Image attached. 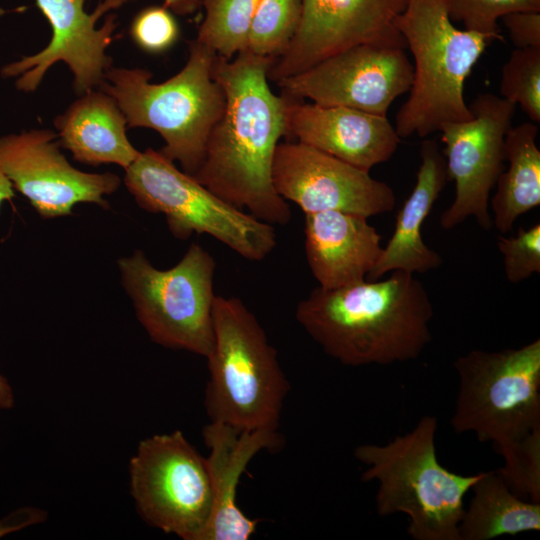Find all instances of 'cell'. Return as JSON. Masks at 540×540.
<instances>
[{
    "instance_id": "6da1fadb",
    "label": "cell",
    "mask_w": 540,
    "mask_h": 540,
    "mask_svg": "<svg viewBox=\"0 0 540 540\" xmlns=\"http://www.w3.org/2000/svg\"><path fill=\"white\" fill-rule=\"evenodd\" d=\"M274 62L247 50L231 59L216 56L213 77L224 91L225 108L192 176L255 218L286 225L291 210L272 180L276 148L287 136V98L273 93L268 84Z\"/></svg>"
},
{
    "instance_id": "7a4b0ae2",
    "label": "cell",
    "mask_w": 540,
    "mask_h": 540,
    "mask_svg": "<svg viewBox=\"0 0 540 540\" xmlns=\"http://www.w3.org/2000/svg\"><path fill=\"white\" fill-rule=\"evenodd\" d=\"M433 314L422 282L402 270L335 289L318 286L295 312L323 351L348 366L417 359L431 342Z\"/></svg>"
},
{
    "instance_id": "3957f363",
    "label": "cell",
    "mask_w": 540,
    "mask_h": 540,
    "mask_svg": "<svg viewBox=\"0 0 540 540\" xmlns=\"http://www.w3.org/2000/svg\"><path fill=\"white\" fill-rule=\"evenodd\" d=\"M217 54L192 40L184 67L162 83H151L143 68L110 67L99 87L115 99L127 128L144 127L160 134L159 151L182 171L193 175L200 167L206 144L225 108V94L213 77Z\"/></svg>"
},
{
    "instance_id": "277c9868",
    "label": "cell",
    "mask_w": 540,
    "mask_h": 540,
    "mask_svg": "<svg viewBox=\"0 0 540 540\" xmlns=\"http://www.w3.org/2000/svg\"><path fill=\"white\" fill-rule=\"evenodd\" d=\"M437 418L423 416L408 433L385 445L364 444L354 456L367 465L361 480L379 483L375 498L380 516L403 513L414 540H461L464 496L482 472L460 475L437 459Z\"/></svg>"
},
{
    "instance_id": "5b68a950",
    "label": "cell",
    "mask_w": 540,
    "mask_h": 540,
    "mask_svg": "<svg viewBox=\"0 0 540 540\" xmlns=\"http://www.w3.org/2000/svg\"><path fill=\"white\" fill-rule=\"evenodd\" d=\"M396 27L414 59L409 96L396 114L398 136L423 138L447 123L471 119L465 81L493 40L458 29L445 0H407Z\"/></svg>"
},
{
    "instance_id": "8992f818",
    "label": "cell",
    "mask_w": 540,
    "mask_h": 540,
    "mask_svg": "<svg viewBox=\"0 0 540 540\" xmlns=\"http://www.w3.org/2000/svg\"><path fill=\"white\" fill-rule=\"evenodd\" d=\"M212 316L205 391L210 421L238 430L277 431L289 382L276 350L239 298L216 295Z\"/></svg>"
},
{
    "instance_id": "52a82bcc",
    "label": "cell",
    "mask_w": 540,
    "mask_h": 540,
    "mask_svg": "<svg viewBox=\"0 0 540 540\" xmlns=\"http://www.w3.org/2000/svg\"><path fill=\"white\" fill-rule=\"evenodd\" d=\"M459 376L451 426L491 442L502 457L540 430V340L517 349H473L454 361Z\"/></svg>"
},
{
    "instance_id": "ba28073f",
    "label": "cell",
    "mask_w": 540,
    "mask_h": 540,
    "mask_svg": "<svg viewBox=\"0 0 540 540\" xmlns=\"http://www.w3.org/2000/svg\"><path fill=\"white\" fill-rule=\"evenodd\" d=\"M124 184L144 210L163 214L172 235L207 234L250 261L274 250L273 225L223 200L159 150L147 148L125 169Z\"/></svg>"
},
{
    "instance_id": "9c48e42d",
    "label": "cell",
    "mask_w": 540,
    "mask_h": 540,
    "mask_svg": "<svg viewBox=\"0 0 540 540\" xmlns=\"http://www.w3.org/2000/svg\"><path fill=\"white\" fill-rule=\"evenodd\" d=\"M117 264L122 285L150 339L207 358L214 340L213 256L192 243L170 269L155 268L141 250Z\"/></svg>"
},
{
    "instance_id": "30bf717a",
    "label": "cell",
    "mask_w": 540,
    "mask_h": 540,
    "mask_svg": "<svg viewBox=\"0 0 540 540\" xmlns=\"http://www.w3.org/2000/svg\"><path fill=\"white\" fill-rule=\"evenodd\" d=\"M129 474L146 522L184 540H202L212 511L211 481L206 458L181 431L142 440Z\"/></svg>"
},
{
    "instance_id": "8fae6325",
    "label": "cell",
    "mask_w": 540,
    "mask_h": 540,
    "mask_svg": "<svg viewBox=\"0 0 540 540\" xmlns=\"http://www.w3.org/2000/svg\"><path fill=\"white\" fill-rule=\"evenodd\" d=\"M472 118L440 128L448 180L455 184L451 205L440 225L450 230L474 217L484 230L493 227L489 196L503 171V145L516 105L492 93L479 94L469 106Z\"/></svg>"
},
{
    "instance_id": "7c38bea8",
    "label": "cell",
    "mask_w": 540,
    "mask_h": 540,
    "mask_svg": "<svg viewBox=\"0 0 540 540\" xmlns=\"http://www.w3.org/2000/svg\"><path fill=\"white\" fill-rule=\"evenodd\" d=\"M413 64L400 47L363 44L278 81L282 95L323 106H343L386 116L409 92Z\"/></svg>"
},
{
    "instance_id": "4fadbf2b",
    "label": "cell",
    "mask_w": 540,
    "mask_h": 540,
    "mask_svg": "<svg viewBox=\"0 0 540 540\" xmlns=\"http://www.w3.org/2000/svg\"><path fill=\"white\" fill-rule=\"evenodd\" d=\"M35 1L51 26V40L41 51L3 66L1 76L15 78L17 89L30 93L39 87L47 71L62 61L73 74L77 95L100 87L112 66L106 49L115 39L117 16L111 13L101 27L97 28L96 24L103 15L119 9L127 0L100 1L92 13L84 8L86 0Z\"/></svg>"
},
{
    "instance_id": "5bb4252c",
    "label": "cell",
    "mask_w": 540,
    "mask_h": 540,
    "mask_svg": "<svg viewBox=\"0 0 540 540\" xmlns=\"http://www.w3.org/2000/svg\"><path fill=\"white\" fill-rule=\"evenodd\" d=\"M407 0H302L301 17L287 50L268 79L278 82L363 44L406 49L396 27Z\"/></svg>"
},
{
    "instance_id": "9a60e30c",
    "label": "cell",
    "mask_w": 540,
    "mask_h": 540,
    "mask_svg": "<svg viewBox=\"0 0 540 540\" xmlns=\"http://www.w3.org/2000/svg\"><path fill=\"white\" fill-rule=\"evenodd\" d=\"M276 192L304 212L342 211L367 218L393 210L396 197L385 182L303 143H279L273 161Z\"/></svg>"
},
{
    "instance_id": "2e32d148",
    "label": "cell",
    "mask_w": 540,
    "mask_h": 540,
    "mask_svg": "<svg viewBox=\"0 0 540 540\" xmlns=\"http://www.w3.org/2000/svg\"><path fill=\"white\" fill-rule=\"evenodd\" d=\"M59 147L57 134L48 129L8 134L0 137V165L42 218L69 215L78 203L108 208L104 196L119 188L120 178L73 167Z\"/></svg>"
},
{
    "instance_id": "e0dca14e",
    "label": "cell",
    "mask_w": 540,
    "mask_h": 540,
    "mask_svg": "<svg viewBox=\"0 0 540 540\" xmlns=\"http://www.w3.org/2000/svg\"><path fill=\"white\" fill-rule=\"evenodd\" d=\"M286 123L288 137L366 171L388 161L401 141L387 116L343 106L287 98Z\"/></svg>"
},
{
    "instance_id": "ac0fdd59",
    "label": "cell",
    "mask_w": 540,
    "mask_h": 540,
    "mask_svg": "<svg viewBox=\"0 0 540 540\" xmlns=\"http://www.w3.org/2000/svg\"><path fill=\"white\" fill-rule=\"evenodd\" d=\"M210 453L206 458L212 487V511L202 540H248L257 519L247 517L237 504L240 478L253 457L280 444L275 430H238L210 421L202 431Z\"/></svg>"
},
{
    "instance_id": "d6986e66",
    "label": "cell",
    "mask_w": 540,
    "mask_h": 540,
    "mask_svg": "<svg viewBox=\"0 0 540 540\" xmlns=\"http://www.w3.org/2000/svg\"><path fill=\"white\" fill-rule=\"evenodd\" d=\"M304 234L307 263L324 289L366 280L383 249L367 217L342 211L305 214Z\"/></svg>"
},
{
    "instance_id": "ffe728a7",
    "label": "cell",
    "mask_w": 540,
    "mask_h": 540,
    "mask_svg": "<svg viewBox=\"0 0 540 540\" xmlns=\"http://www.w3.org/2000/svg\"><path fill=\"white\" fill-rule=\"evenodd\" d=\"M420 156L412 192L398 211L394 232L366 280H378L396 270L423 274L443 263L441 255L425 244L421 228L448 181L446 161L431 139L422 142Z\"/></svg>"
},
{
    "instance_id": "44dd1931",
    "label": "cell",
    "mask_w": 540,
    "mask_h": 540,
    "mask_svg": "<svg viewBox=\"0 0 540 540\" xmlns=\"http://www.w3.org/2000/svg\"><path fill=\"white\" fill-rule=\"evenodd\" d=\"M54 126L59 145L87 165L116 164L125 170L140 153L127 137L119 105L101 89L80 95L54 119Z\"/></svg>"
},
{
    "instance_id": "7402d4cb",
    "label": "cell",
    "mask_w": 540,
    "mask_h": 540,
    "mask_svg": "<svg viewBox=\"0 0 540 540\" xmlns=\"http://www.w3.org/2000/svg\"><path fill=\"white\" fill-rule=\"evenodd\" d=\"M536 124L524 122L511 127L503 145L506 171L497 178L491 199L493 226L502 234L512 229L521 215L540 205V150Z\"/></svg>"
},
{
    "instance_id": "603a6c76",
    "label": "cell",
    "mask_w": 540,
    "mask_h": 540,
    "mask_svg": "<svg viewBox=\"0 0 540 540\" xmlns=\"http://www.w3.org/2000/svg\"><path fill=\"white\" fill-rule=\"evenodd\" d=\"M459 524L461 540H490L540 530V503L513 493L497 471L482 472Z\"/></svg>"
},
{
    "instance_id": "cb8c5ba5",
    "label": "cell",
    "mask_w": 540,
    "mask_h": 540,
    "mask_svg": "<svg viewBox=\"0 0 540 540\" xmlns=\"http://www.w3.org/2000/svg\"><path fill=\"white\" fill-rule=\"evenodd\" d=\"M260 0H202L205 16L196 40L231 59L247 48L250 25Z\"/></svg>"
},
{
    "instance_id": "d4e9b609",
    "label": "cell",
    "mask_w": 540,
    "mask_h": 540,
    "mask_svg": "<svg viewBox=\"0 0 540 540\" xmlns=\"http://www.w3.org/2000/svg\"><path fill=\"white\" fill-rule=\"evenodd\" d=\"M302 0H260L254 13L246 50L274 60L288 48L299 25Z\"/></svg>"
},
{
    "instance_id": "484cf974",
    "label": "cell",
    "mask_w": 540,
    "mask_h": 540,
    "mask_svg": "<svg viewBox=\"0 0 540 540\" xmlns=\"http://www.w3.org/2000/svg\"><path fill=\"white\" fill-rule=\"evenodd\" d=\"M500 93L540 122V48H516L502 67Z\"/></svg>"
},
{
    "instance_id": "4316f807",
    "label": "cell",
    "mask_w": 540,
    "mask_h": 540,
    "mask_svg": "<svg viewBox=\"0 0 540 540\" xmlns=\"http://www.w3.org/2000/svg\"><path fill=\"white\" fill-rule=\"evenodd\" d=\"M450 19L466 30L502 40L498 20L520 11H540V0H445Z\"/></svg>"
},
{
    "instance_id": "83f0119b",
    "label": "cell",
    "mask_w": 540,
    "mask_h": 540,
    "mask_svg": "<svg viewBox=\"0 0 540 540\" xmlns=\"http://www.w3.org/2000/svg\"><path fill=\"white\" fill-rule=\"evenodd\" d=\"M502 458L504 465L496 471L509 489L540 503V430Z\"/></svg>"
},
{
    "instance_id": "f1b7e54d",
    "label": "cell",
    "mask_w": 540,
    "mask_h": 540,
    "mask_svg": "<svg viewBox=\"0 0 540 540\" xmlns=\"http://www.w3.org/2000/svg\"><path fill=\"white\" fill-rule=\"evenodd\" d=\"M497 247L503 257L504 273L517 284L540 273V224L519 227L515 236H498Z\"/></svg>"
},
{
    "instance_id": "f546056e",
    "label": "cell",
    "mask_w": 540,
    "mask_h": 540,
    "mask_svg": "<svg viewBox=\"0 0 540 540\" xmlns=\"http://www.w3.org/2000/svg\"><path fill=\"white\" fill-rule=\"evenodd\" d=\"M130 36L143 51L159 54L169 50L179 39V24L173 12L162 6L140 10L130 26Z\"/></svg>"
},
{
    "instance_id": "4dcf8cb0",
    "label": "cell",
    "mask_w": 540,
    "mask_h": 540,
    "mask_svg": "<svg viewBox=\"0 0 540 540\" xmlns=\"http://www.w3.org/2000/svg\"><path fill=\"white\" fill-rule=\"evenodd\" d=\"M516 48H540V11H520L501 18Z\"/></svg>"
},
{
    "instance_id": "1f68e13d",
    "label": "cell",
    "mask_w": 540,
    "mask_h": 540,
    "mask_svg": "<svg viewBox=\"0 0 540 540\" xmlns=\"http://www.w3.org/2000/svg\"><path fill=\"white\" fill-rule=\"evenodd\" d=\"M202 4V0H163V5L179 15L193 14Z\"/></svg>"
},
{
    "instance_id": "d6a6232c",
    "label": "cell",
    "mask_w": 540,
    "mask_h": 540,
    "mask_svg": "<svg viewBox=\"0 0 540 540\" xmlns=\"http://www.w3.org/2000/svg\"><path fill=\"white\" fill-rule=\"evenodd\" d=\"M14 406V395L7 379L0 374V409H11Z\"/></svg>"
},
{
    "instance_id": "836d02e7",
    "label": "cell",
    "mask_w": 540,
    "mask_h": 540,
    "mask_svg": "<svg viewBox=\"0 0 540 540\" xmlns=\"http://www.w3.org/2000/svg\"><path fill=\"white\" fill-rule=\"evenodd\" d=\"M14 187L0 165V207L15 196Z\"/></svg>"
}]
</instances>
